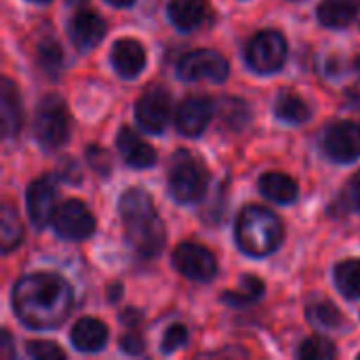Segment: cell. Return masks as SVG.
Masks as SVG:
<instances>
[{"label":"cell","instance_id":"1","mask_svg":"<svg viewBox=\"0 0 360 360\" xmlns=\"http://www.w3.org/2000/svg\"><path fill=\"white\" fill-rule=\"evenodd\" d=\"M15 316L36 331L61 327L74 306V293L65 278L51 272H34L13 287Z\"/></svg>","mask_w":360,"mask_h":360},{"label":"cell","instance_id":"2","mask_svg":"<svg viewBox=\"0 0 360 360\" xmlns=\"http://www.w3.org/2000/svg\"><path fill=\"white\" fill-rule=\"evenodd\" d=\"M118 213L131 249L143 259L156 257L165 247L167 230L148 192L129 188L118 200Z\"/></svg>","mask_w":360,"mask_h":360},{"label":"cell","instance_id":"3","mask_svg":"<svg viewBox=\"0 0 360 360\" xmlns=\"http://www.w3.org/2000/svg\"><path fill=\"white\" fill-rule=\"evenodd\" d=\"M234 236L243 253L251 257H268L281 247L285 226L274 211L259 205H249L238 213Z\"/></svg>","mask_w":360,"mask_h":360},{"label":"cell","instance_id":"4","mask_svg":"<svg viewBox=\"0 0 360 360\" xmlns=\"http://www.w3.org/2000/svg\"><path fill=\"white\" fill-rule=\"evenodd\" d=\"M209 171L207 167L190 152L179 150L173 154L167 167V184L169 194L179 205H194L202 200L209 188Z\"/></svg>","mask_w":360,"mask_h":360},{"label":"cell","instance_id":"5","mask_svg":"<svg viewBox=\"0 0 360 360\" xmlns=\"http://www.w3.org/2000/svg\"><path fill=\"white\" fill-rule=\"evenodd\" d=\"M36 139L44 150L61 148L70 137V112L59 95H46L38 103L34 118Z\"/></svg>","mask_w":360,"mask_h":360},{"label":"cell","instance_id":"6","mask_svg":"<svg viewBox=\"0 0 360 360\" xmlns=\"http://www.w3.org/2000/svg\"><path fill=\"white\" fill-rule=\"evenodd\" d=\"M245 57L249 68L257 74H274L287 61V40L276 30L257 32L245 49Z\"/></svg>","mask_w":360,"mask_h":360},{"label":"cell","instance_id":"7","mask_svg":"<svg viewBox=\"0 0 360 360\" xmlns=\"http://www.w3.org/2000/svg\"><path fill=\"white\" fill-rule=\"evenodd\" d=\"M230 65L226 57L211 49H198L186 53L177 63V74L184 80H209V82H224L228 78Z\"/></svg>","mask_w":360,"mask_h":360},{"label":"cell","instance_id":"8","mask_svg":"<svg viewBox=\"0 0 360 360\" xmlns=\"http://www.w3.org/2000/svg\"><path fill=\"white\" fill-rule=\"evenodd\" d=\"M51 226L65 240H84L95 232V217L84 202L65 200L55 209Z\"/></svg>","mask_w":360,"mask_h":360},{"label":"cell","instance_id":"9","mask_svg":"<svg viewBox=\"0 0 360 360\" xmlns=\"http://www.w3.org/2000/svg\"><path fill=\"white\" fill-rule=\"evenodd\" d=\"M173 266L181 276L196 283H209L217 274L215 255L196 243H181L173 251Z\"/></svg>","mask_w":360,"mask_h":360},{"label":"cell","instance_id":"10","mask_svg":"<svg viewBox=\"0 0 360 360\" xmlns=\"http://www.w3.org/2000/svg\"><path fill=\"white\" fill-rule=\"evenodd\" d=\"M323 150L335 162H352L360 156V124L340 120L327 127L323 135Z\"/></svg>","mask_w":360,"mask_h":360},{"label":"cell","instance_id":"11","mask_svg":"<svg viewBox=\"0 0 360 360\" xmlns=\"http://www.w3.org/2000/svg\"><path fill=\"white\" fill-rule=\"evenodd\" d=\"M171 116V95L160 86H150L135 103L137 124L148 133H162Z\"/></svg>","mask_w":360,"mask_h":360},{"label":"cell","instance_id":"12","mask_svg":"<svg viewBox=\"0 0 360 360\" xmlns=\"http://www.w3.org/2000/svg\"><path fill=\"white\" fill-rule=\"evenodd\" d=\"M55 200H57V190H55V184H53V177L51 175L38 177V179H34L27 186L25 207H27L30 221L36 228L49 226V221L53 219V213L57 209L55 207Z\"/></svg>","mask_w":360,"mask_h":360},{"label":"cell","instance_id":"13","mask_svg":"<svg viewBox=\"0 0 360 360\" xmlns=\"http://www.w3.org/2000/svg\"><path fill=\"white\" fill-rule=\"evenodd\" d=\"M213 118V101L209 97H186L175 112V127L186 137H198Z\"/></svg>","mask_w":360,"mask_h":360},{"label":"cell","instance_id":"14","mask_svg":"<svg viewBox=\"0 0 360 360\" xmlns=\"http://www.w3.org/2000/svg\"><path fill=\"white\" fill-rule=\"evenodd\" d=\"M68 32L78 51H91L105 36V21L95 11L82 8L70 19Z\"/></svg>","mask_w":360,"mask_h":360},{"label":"cell","instance_id":"15","mask_svg":"<svg viewBox=\"0 0 360 360\" xmlns=\"http://www.w3.org/2000/svg\"><path fill=\"white\" fill-rule=\"evenodd\" d=\"M112 65L118 76L122 78H135L146 68V51L139 40L135 38H120L114 42L110 53Z\"/></svg>","mask_w":360,"mask_h":360},{"label":"cell","instance_id":"16","mask_svg":"<svg viewBox=\"0 0 360 360\" xmlns=\"http://www.w3.org/2000/svg\"><path fill=\"white\" fill-rule=\"evenodd\" d=\"M116 148L124 162L135 169H150L156 165V150L148 146L133 129L122 127L116 135Z\"/></svg>","mask_w":360,"mask_h":360},{"label":"cell","instance_id":"17","mask_svg":"<svg viewBox=\"0 0 360 360\" xmlns=\"http://www.w3.org/2000/svg\"><path fill=\"white\" fill-rule=\"evenodd\" d=\"M0 114H2V137L11 139L21 131L23 124V105L19 89L11 78H2L0 84Z\"/></svg>","mask_w":360,"mask_h":360},{"label":"cell","instance_id":"18","mask_svg":"<svg viewBox=\"0 0 360 360\" xmlns=\"http://www.w3.org/2000/svg\"><path fill=\"white\" fill-rule=\"evenodd\" d=\"M169 19L181 32H192L205 23L209 17V2L207 0H171L169 2Z\"/></svg>","mask_w":360,"mask_h":360},{"label":"cell","instance_id":"19","mask_svg":"<svg viewBox=\"0 0 360 360\" xmlns=\"http://www.w3.org/2000/svg\"><path fill=\"white\" fill-rule=\"evenodd\" d=\"M70 342L80 352H99L108 342V327L97 319H80L70 331Z\"/></svg>","mask_w":360,"mask_h":360},{"label":"cell","instance_id":"20","mask_svg":"<svg viewBox=\"0 0 360 360\" xmlns=\"http://www.w3.org/2000/svg\"><path fill=\"white\" fill-rule=\"evenodd\" d=\"M259 192L270 198L272 202H278V205H291L297 194H300V188H297V181L287 175V173H278V171H272V173H264L259 177Z\"/></svg>","mask_w":360,"mask_h":360},{"label":"cell","instance_id":"21","mask_svg":"<svg viewBox=\"0 0 360 360\" xmlns=\"http://www.w3.org/2000/svg\"><path fill=\"white\" fill-rule=\"evenodd\" d=\"M360 11V0H321L316 17L325 27H346Z\"/></svg>","mask_w":360,"mask_h":360},{"label":"cell","instance_id":"22","mask_svg":"<svg viewBox=\"0 0 360 360\" xmlns=\"http://www.w3.org/2000/svg\"><path fill=\"white\" fill-rule=\"evenodd\" d=\"M274 112L281 120L289 122V124H304L308 118H310V108L308 103L291 93V91H283L278 97H276V103H274Z\"/></svg>","mask_w":360,"mask_h":360},{"label":"cell","instance_id":"23","mask_svg":"<svg viewBox=\"0 0 360 360\" xmlns=\"http://www.w3.org/2000/svg\"><path fill=\"white\" fill-rule=\"evenodd\" d=\"M335 287L346 300L360 297V259H344L333 270Z\"/></svg>","mask_w":360,"mask_h":360},{"label":"cell","instance_id":"24","mask_svg":"<svg viewBox=\"0 0 360 360\" xmlns=\"http://www.w3.org/2000/svg\"><path fill=\"white\" fill-rule=\"evenodd\" d=\"M308 321L319 327V329H327V331H338L346 327V319L344 314L331 304V302H316L308 306Z\"/></svg>","mask_w":360,"mask_h":360},{"label":"cell","instance_id":"25","mask_svg":"<svg viewBox=\"0 0 360 360\" xmlns=\"http://www.w3.org/2000/svg\"><path fill=\"white\" fill-rule=\"evenodd\" d=\"M36 61L46 76L57 78L63 68V51H61L59 42L55 38H44L36 46Z\"/></svg>","mask_w":360,"mask_h":360},{"label":"cell","instance_id":"26","mask_svg":"<svg viewBox=\"0 0 360 360\" xmlns=\"http://www.w3.org/2000/svg\"><path fill=\"white\" fill-rule=\"evenodd\" d=\"M2 234H0V240H2V253H11L15 251L21 240H23V226H21V219L17 215V211L11 207V205H4L2 207Z\"/></svg>","mask_w":360,"mask_h":360},{"label":"cell","instance_id":"27","mask_svg":"<svg viewBox=\"0 0 360 360\" xmlns=\"http://www.w3.org/2000/svg\"><path fill=\"white\" fill-rule=\"evenodd\" d=\"M264 291H266V287L257 276L245 274L240 287L236 291H226L221 295V300L230 306H249V304H255L264 295Z\"/></svg>","mask_w":360,"mask_h":360},{"label":"cell","instance_id":"28","mask_svg":"<svg viewBox=\"0 0 360 360\" xmlns=\"http://www.w3.org/2000/svg\"><path fill=\"white\" fill-rule=\"evenodd\" d=\"M219 114H221V122L234 131H240L251 120V112H249L247 103L240 99H234V97H226L219 103Z\"/></svg>","mask_w":360,"mask_h":360},{"label":"cell","instance_id":"29","mask_svg":"<svg viewBox=\"0 0 360 360\" xmlns=\"http://www.w3.org/2000/svg\"><path fill=\"white\" fill-rule=\"evenodd\" d=\"M297 356L304 360H327L338 356V348L327 340V338H308L306 342H302Z\"/></svg>","mask_w":360,"mask_h":360},{"label":"cell","instance_id":"30","mask_svg":"<svg viewBox=\"0 0 360 360\" xmlns=\"http://www.w3.org/2000/svg\"><path fill=\"white\" fill-rule=\"evenodd\" d=\"M25 352L30 359L36 360H61L65 359V352L53 344V342H27Z\"/></svg>","mask_w":360,"mask_h":360},{"label":"cell","instance_id":"31","mask_svg":"<svg viewBox=\"0 0 360 360\" xmlns=\"http://www.w3.org/2000/svg\"><path fill=\"white\" fill-rule=\"evenodd\" d=\"M188 327L186 325H171L165 335H162V352L171 354L175 350H179L186 342H188Z\"/></svg>","mask_w":360,"mask_h":360},{"label":"cell","instance_id":"32","mask_svg":"<svg viewBox=\"0 0 360 360\" xmlns=\"http://www.w3.org/2000/svg\"><path fill=\"white\" fill-rule=\"evenodd\" d=\"M86 160H89L91 169H93L97 175H101V177H108V175H110V171H112V160H110V154H108L103 148L91 146V148L86 150Z\"/></svg>","mask_w":360,"mask_h":360},{"label":"cell","instance_id":"33","mask_svg":"<svg viewBox=\"0 0 360 360\" xmlns=\"http://www.w3.org/2000/svg\"><path fill=\"white\" fill-rule=\"evenodd\" d=\"M344 207L350 211H360V171L348 181L346 190H344Z\"/></svg>","mask_w":360,"mask_h":360},{"label":"cell","instance_id":"34","mask_svg":"<svg viewBox=\"0 0 360 360\" xmlns=\"http://www.w3.org/2000/svg\"><path fill=\"white\" fill-rule=\"evenodd\" d=\"M120 348H122L124 354L135 356V354H141L143 352L146 344H143V338L137 331H131V333H127V335L120 338Z\"/></svg>","mask_w":360,"mask_h":360},{"label":"cell","instance_id":"35","mask_svg":"<svg viewBox=\"0 0 360 360\" xmlns=\"http://www.w3.org/2000/svg\"><path fill=\"white\" fill-rule=\"evenodd\" d=\"M57 175H59L61 179L70 181V184H78V181H80V169H78V165H76L72 158H65V160L61 162Z\"/></svg>","mask_w":360,"mask_h":360},{"label":"cell","instance_id":"36","mask_svg":"<svg viewBox=\"0 0 360 360\" xmlns=\"http://www.w3.org/2000/svg\"><path fill=\"white\" fill-rule=\"evenodd\" d=\"M120 321H122V323H127L129 327H137V321H139V312H135L133 308H129V310H124V312H122Z\"/></svg>","mask_w":360,"mask_h":360},{"label":"cell","instance_id":"37","mask_svg":"<svg viewBox=\"0 0 360 360\" xmlns=\"http://www.w3.org/2000/svg\"><path fill=\"white\" fill-rule=\"evenodd\" d=\"M13 356V346H11V335L6 329H2V359Z\"/></svg>","mask_w":360,"mask_h":360},{"label":"cell","instance_id":"38","mask_svg":"<svg viewBox=\"0 0 360 360\" xmlns=\"http://www.w3.org/2000/svg\"><path fill=\"white\" fill-rule=\"evenodd\" d=\"M105 2H110L112 6H118V8H129V6H133L135 0H105Z\"/></svg>","mask_w":360,"mask_h":360},{"label":"cell","instance_id":"39","mask_svg":"<svg viewBox=\"0 0 360 360\" xmlns=\"http://www.w3.org/2000/svg\"><path fill=\"white\" fill-rule=\"evenodd\" d=\"M68 2H70V4H72V6H78V4H82V2H84V0H68Z\"/></svg>","mask_w":360,"mask_h":360},{"label":"cell","instance_id":"40","mask_svg":"<svg viewBox=\"0 0 360 360\" xmlns=\"http://www.w3.org/2000/svg\"><path fill=\"white\" fill-rule=\"evenodd\" d=\"M34 2H49V0H34Z\"/></svg>","mask_w":360,"mask_h":360}]
</instances>
